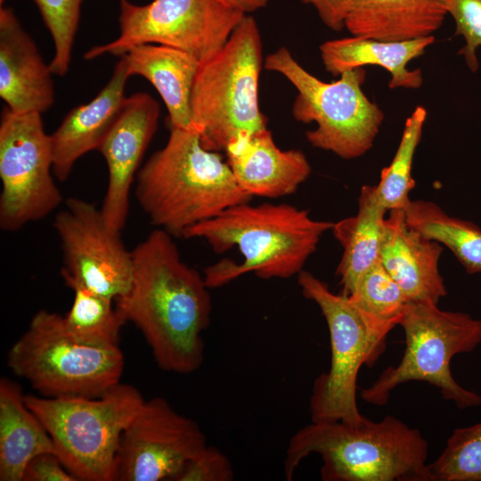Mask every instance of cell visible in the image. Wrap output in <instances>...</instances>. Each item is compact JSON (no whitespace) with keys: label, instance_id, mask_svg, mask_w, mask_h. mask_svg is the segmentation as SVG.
<instances>
[{"label":"cell","instance_id":"obj_18","mask_svg":"<svg viewBox=\"0 0 481 481\" xmlns=\"http://www.w3.org/2000/svg\"><path fill=\"white\" fill-rule=\"evenodd\" d=\"M443 247L410 226L404 209H391L385 220L379 262L410 301L437 304L447 295L438 263Z\"/></svg>","mask_w":481,"mask_h":481},{"label":"cell","instance_id":"obj_25","mask_svg":"<svg viewBox=\"0 0 481 481\" xmlns=\"http://www.w3.org/2000/svg\"><path fill=\"white\" fill-rule=\"evenodd\" d=\"M404 213L410 226L448 248L468 273H481V230L477 225L448 215L429 200H411Z\"/></svg>","mask_w":481,"mask_h":481},{"label":"cell","instance_id":"obj_33","mask_svg":"<svg viewBox=\"0 0 481 481\" xmlns=\"http://www.w3.org/2000/svg\"><path fill=\"white\" fill-rule=\"evenodd\" d=\"M22 481H77L54 452L34 457L26 466Z\"/></svg>","mask_w":481,"mask_h":481},{"label":"cell","instance_id":"obj_3","mask_svg":"<svg viewBox=\"0 0 481 481\" xmlns=\"http://www.w3.org/2000/svg\"><path fill=\"white\" fill-rule=\"evenodd\" d=\"M135 194L151 223L173 237L253 198L219 152L202 146L198 130L180 128L139 169Z\"/></svg>","mask_w":481,"mask_h":481},{"label":"cell","instance_id":"obj_29","mask_svg":"<svg viewBox=\"0 0 481 481\" xmlns=\"http://www.w3.org/2000/svg\"><path fill=\"white\" fill-rule=\"evenodd\" d=\"M347 297L367 313L397 325L410 302L379 260L363 275Z\"/></svg>","mask_w":481,"mask_h":481},{"label":"cell","instance_id":"obj_34","mask_svg":"<svg viewBox=\"0 0 481 481\" xmlns=\"http://www.w3.org/2000/svg\"><path fill=\"white\" fill-rule=\"evenodd\" d=\"M312 5L322 21L330 29L339 31L345 28L348 0H300Z\"/></svg>","mask_w":481,"mask_h":481},{"label":"cell","instance_id":"obj_13","mask_svg":"<svg viewBox=\"0 0 481 481\" xmlns=\"http://www.w3.org/2000/svg\"><path fill=\"white\" fill-rule=\"evenodd\" d=\"M53 226L63 254L61 270L66 284L77 283L113 300L124 296L133 279V254L120 233L105 223L101 208L71 197Z\"/></svg>","mask_w":481,"mask_h":481},{"label":"cell","instance_id":"obj_15","mask_svg":"<svg viewBox=\"0 0 481 481\" xmlns=\"http://www.w3.org/2000/svg\"><path fill=\"white\" fill-rule=\"evenodd\" d=\"M158 102L147 93L126 97L114 125L98 151L108 167V185L101 212L107 225L119 232L125 227L131 186L157 130Z\"/></svg>","mask_w":481,"mask_h":481},{"label":"cell","instance_id":"obj_6","mask_svg":"<svg viewBox=\"0 0 481 481\" xmlns=\"http://www.w3.org/2000/svg\"><path fill=\"white\" fill-rule=\"evenodd\" d=\"M297 276L304 297L321 310L330 343V369L313 385L311 420L360 424L366 418L356 401L358 372L363 365L375 363L385 350L388 333L397 323L367 313L347 296L333 293L324 281L307 271Z\"/></svg>","mask_w":481,"mask_h":481},{"label":"cell","instance_id":"obj_35","mask_svg":"<svg viewBox=\"0 0 481 481\" xmlns=\"http://www.w3.org/2000/svg\"><path fill=\"white\" fill-rule=\"evenodd\" d=\"M228 6L242 12L245 14L254 12L266 6L269 0H221Z\"/></svg>","mask_w":481,"mask_h":481},{"label":"cell","instance_id":"obj_28","mask_svg":"<svg viewBox=\"0 0 481 481\" xmlns=\"http://www.w3.org/2000/svg\"><path fill=\"white\" fill-rule=\"evenodd\" d=\"M428 469L430 481H481V421L455 428Z\"/></svg>","mask_w":481,"mask_h":481},{"label":"cell","instance_id":"obj_7","mask_svg":"<svg viewBox=\"0 0 481 481\" xmlns=\"http://www.w3.org/2000/svg\"><path fill=\"white\" fill-rule=\"evenodd\" d=\"M25 400L77 481H115L122 435L144 401L137 388L119 382L97 397L27 395Z\"/></svg>","mask_w":481,"mask_h":481},{"label":"cell","instance_id":"obj_31","mask_svg":"<svg viewBox=\"0 0 481 481\" xmlns=\"http://www.w3.org/2000/svg\"><path fill=\"white\" fill-rule=\"evenodd\" d=\"M446 10L454 21L455 35L465 41L459 54L476 72L479 67L477 51L481 47V0H447Z\"/></svg>","mask_w":481,"mask_h":481},{"label":"cell","instance_id":"obj_17","mask_svg":"<svg viewBox=\"0 0 481 481\" xmlns=\"http://www.w3.org/2000/svg\"><path fill=\"white\" fill-rule=\"evenodd\" d=\"M53 72L13 12L0 9V97L13 112L48 110L54 102Z\"/></svg>","mask_w":481,"mask_h":481},{"label":"cell","instance_id":"obj_16","mask_svg":"<svg viewBox=\"0 0 481 481\" xmlns=\"http://www.w3.org/2000/svg\"><path fill=\"white\" fill-rule=\"evenodd\" d=\"M224 152L237 183L251 197L292 194L312 172L306 156L299 150H281L267 127L238 136Z\"/></svg>","mask_w":481,"mask_h":481},{"label":"cell","instance_id":"obj_24","mask_svg":"<svg viewBox=\"0 0 481 481\" xmlns=\"http://www.w3.org/2000/svg\"><path fill=\"white\" fill-rule=\"evenodd\" d=\"M387 212L375 185H363L357 213L333 223V236L343 249L337 268L341 294L349 296L363 275L379 260Z\"/></svg>","mask_w":481,"mask_h":481},{"label":"cell","instance_id":"obj_12","mask_svg":"<svg viewBox=\"0 0 481 481\" xmlns=\"http://www.w3.org/2000/svg\"><path fill=\"white\" fill-rule=\"evenodd\" d=\"M50 135L41 114L4 108L0 121V227L15 232L54 211L63 197L53 177Z\"/></svg>","mask_w":481,"mask_h":481},{"label":"cell","instance_id":"obj_1","mask_svg":"<svg viewBox=\"0 0 481 481\" xmlns=\"http://www.w3.org/2000/svg\"><path fill=\"white\" fill-rule=\"evenodd\" d=\"M173 238L156 228L132 250V283L115 301L124 322L142 332L159 367L188 374L203 363L202 333L212 300L203 274L182 259Z\"/></svg>","mask_w":481,"mask_h":481},{"label":"cell","instance_id":"obj_9","mask_svg":"<svg viewBox=\"0 0 481 481\" xmlns=\"http://www.w3.org/2000/svg\"><path fill=\"white\" fill-rule=\"evenodd\" d=\"M125 365L118 345L91 346L75 339L62 315L39 310L12 344L7 366L42 396L97 397L120 382Z\"/></svg>","mask_w":481,"mask_h":481},{"label":"cell","instance_id":"obj_20","mask_svg":"<svg viewBox=\"0 0 481 481\" xmlns=\"http://www.w3.org/2000/svg\"><path fill=\"white\" fill-rule=\"evenodd\" d=\"M434 41V36L404 41L352 36L325 41L320 45V53L325 69L335 77L375 65L389 73L390 89H419L423 83L422 72L408 69V64L422 55Z\"/></svg>","mask_w":481,"mask_h":481},{"label":"cell","instance_id":"obj_10","mask_svg":"<svg viewBox=\"0 0 481 481\" xmlns=\"http://www.w3.org/2000/svg\"><path fill=\"white\" fill-rule=\"evenodd\" d=\"M264 67L281 74L296 88L292 114L299 122L315 123V128L306 133L312 146L344 159L359 158L371 149L384 112L363 90V68L324 82L304 69L284 46L269 54Z\"/></svg>","mask_w":481,"mask_h":481},{"label":"cell","instance_id":"obj_27","mask_svg":"<svg viewBox=\"0 0 481 481\" xmlns=\"http://www.w3.org/2000/svg\"><path fill=\"white\" fill-rule=\"evenodd\" d=\"M427 115L424 107L417 106L406 118L394 158L381 170L379 182L375 185L379 201L387 211L404 209L411 201L409 194L415 186L412 175L413 158Z\"/></svg>","mask_w":481,"mask_h":481},{"label":"cell","instance_id":"obj_36","mask_svg":"<svg viewBox=\"0 0 481 481\" xmlns=\"http://www.w3.org/2000/svg\"><path fill=\"white\" fill-rule=\"evenodd\" d=\"M6 0H0V4L1 6L3 5V4L5 2Z\"/></svg>","mask_w":481,"mask_h":481},{"label":"cell","instance_id":"obj_8","mask_svg":"<svg viewBox=\"0 0 481 481\" xmlns=\"http://www.w3.org/2000/svg\"><path fill=\"white\" fill-rule=\"evenodd\" d=\"M398 325L404 333L403 357L361 391L365 402L385 405L396 387L424 381L437 387L444 399L459 409L481 405V395L461 387L450 368L453 356L469 353L481 343V320L467 313L442 310L433 302L410 301Z\"/></svg>","mask_w":481,"mask_h":481},{"label":"cell","instance_id":"obj_11","mask_svg":"<svg viewBox=\"0 0 481 481\" xmlns=\"http://www.w3.org/2000/svg\"><path fill=\"white\" fill-rule=\"evenodd\" d=\"M119 36L93 46L84 58L124 55L131 48L156 44L186 52L200 63L226 43L246 15L221 0H153L137 5L119 0Z\"/></svg>","mask_w":481,"mask_h":481},{"label":"cell","instance_id":"obj_23","mask_svg":"<svg viewBox=\"0 0 481 481\" xmlns=\"http://www.w3.org/2000/svg\"><path fill=\"white\" fill-rule=\"evenodd\" d=\"M25 397L15 381L0 379L1 481H22L24 469L34 457L56 453L50 435Z\"/></svg>","mask_w":481,"mask_h":481},{"label":"cell","instance_id":"obj_4","mask_svg":"<svg viewBox=\"0 0 481 481\" xmlns=\"http://www.w3.org/2000/svg\"><path fill=\"white\" fill-rule=\"evenodd\" d=\"M311 453L322 458L324 481H430L428 441L419 429L391 415L377 422L323 420L301 428L286 449L287 480Z\"/></svg>","mask_w":481,"mask_h":481},{"label":"cell","instance_id":"obj_30","mask_svg":"<svg viewBox=\"0 0 481 481\" xmlns=\"http://www.w3.org/2000/svg\"><path fill=\"white\" fill-rule=\"evenodd\" d=\"M53 43L49 67L53 75L65 76L77 31L83 0H35Z\"/></svg>","mask_w":481,"mask_h":481},{"label":"cell","instance_id":"obj_26","mask_svg":"<svg viewBox=\"0 0 481 481\" xmlns=\"http://www.w3.org/2000/svg\"><path fill=\"white\" fill-rule=\"evenodd\" d=\"M73 302L65 315L63 324L77 341L91 346L118 345L124 320L113 299L94 293L86 288L70 283Z\"/></svg>","mask_w":481,"mask_h":481},{"label":"cell","instance_id":"obj_22","mask_svg":"<svg viewBox=\"0 0 481 481\" xmlns=\"http://www.w3.org/2000/svg\"><path fill=\"white\" fill-rule=\"evenodd\" d=\"M447 0H348L345 28L352 36L404 41L434 36Z\"/></svg>","mask_w":481,"mask_h":481},{"label":"cell","instance_id":"obj_2","mask_svg":"<svg viewBox=\"0 0 481 481\" xmlns=\"http://www.w3.org/2000/svg\"><path fill=\"white\" fill-rule=\"evenodd\" d=\"M249 202L232 206L183 235L205 240L216 253L234 248L240 252V263L224 258L204 270L209 289L222 287L249 273L266 280L298 275L322 236L333 225L314 219L307 210L288 203Z\"/></svg>","mask_w":481,"mask_h":481},{"label":"cell","instance_id":"obj_14","mask_svg":"<svg viewBox=\"0 0 481 481\" xmlns=\"http://www.w3.org/2000/svg\"><path fill=\"white\" fill-rule=\"evenodd\" d=\"M206 445L195 420L162 397L144 399L122 435L115 481L175 480Z\"/></svg>","mask_w":481,"mask_h":481},{"label":"cell","instance_id":"obj_5","mask_svg":"<svg viewBox=\"0 0 481 481\" xmlns=\"http://www.w3.org/2000/svg\"><path fill=\"white\" fill-rule=\"evenodd\" d=\"M264 62L259 28L246 14L223 47L200 63L191 109L205 149L224 151L238 136L266 128L258 102Z\"/></svg>","mask_w":481,"mask_h":481},{"label":"cell","instance_id":"obj_21","mask_svg":"<svg viewBox=\"0 0 481 481\" xmlns=\"http://www.w3.org/2000/svg\"><path fill=\"white\" fill-rule=\"evenodd\" d=\"M129 77L147 79L163 100L171 128L198 130L191 109L192 92L200 62L170 46L144 44L121 56Z\"/></svg>","mask_w":481,"mask_h":481},{"label":"cell","instance_id":"obj_19","mask_svg":"<svg viewBox=\"0 0 481 481\" xmlns=\"http://www.w3.org/2000/svg\"><path fill=\"white\" fill-rule=\"evenodd\" d=\"M129 77L121 57L99 94L89 102L73 108L50 135L53 172L59 181L69 178L82 156L99 149L126 99L125 90Z\"/></svg>","mask_w":481,"mask_h":481},{"label":"cell","instance_id":"obj_32","mask_svg":"<svg viewBox=\"0 0 481 481\" xmlns=\"http://www.w3.org/2000/svg\"><path fill=\"white\" fill-rule=\"evenodd\" d=\"M232 465L219 449L206 445L184 466L175 481H232Z\"/></svg>","mask_w":481,"mask_h":481}]
</instances>
